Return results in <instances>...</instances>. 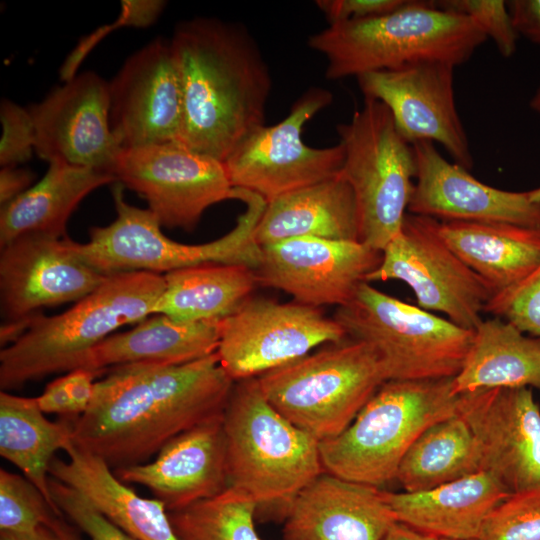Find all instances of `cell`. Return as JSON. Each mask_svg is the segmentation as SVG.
I'll use <instances>...</instances> for the list:
<instances>
[{"label": "cell", "mask_w": 540, "mask_h": 540, "mask_svg": "<svg viewBox=\"0 0 540 540\" xmlns=\"http://www.w3.org/2000/svg\"><path fill=\"white\" fill-rule=\"evenodd\" d=\"M49 488L62 515H66L90 540H137L104 517L70 486L50 477Z\"/></svg>", "instance_id": "f35d334b"}, {"label": "cell", "mask_w": 540, "mask_h": 540, "mask_svg": "<svg viewBox=\"0 0 540 540\" xmlns=\"http://www.w3.org/2000/svg\"><path fill=\"white\" fill-rule=\"evenodd\" d=\"M304 237L358 241L354 194L341 174L267 202L255 232L260 246Z\"/></svg>", "instance_id": "4316f807"}, {"label": "cell", "mask_w": 540, "mask_h": 540, "mask_svg": "<svg viewBox=\"0 0 540 540\" xmlns=\"http://www.w3.org/2000/svg\"><path fill=\"white\" fill-rule=\"evenodd\" d=\"M0 540H59L46 525L40 526L30 533L1 532Z\"/></svg>", "instance_id": "bcb514c9"}, {"label": "cell", "mask_w": 540, "mask_h": 540, "mask_svg": "<svg viewBox=\"0 0 540 540\" xmlns=\"http://www.w3.org/2000/svg\"><path fill=\"white\" fill-rule=\"evenodd\" d=\"M404 2L405 0H317L315 3L331 25L383 15L400 7Z\"/></svg>", "instance_id": "60d3db41"}, {"label": "cell", "mask_w": 540, "mask_h": 540, "mask_svg": "<svg viewBox=\"0 0 540 540\" xmlns=\"http://www.w3.org/2000/svg\"><path fill=\"white\" fill-rule=\"evenodd\" d=\"M257 379L267 401L318 442L341 434L387 381L377 351L348 337Z\"/></svg>", "instance_id": "52a82bcc"}, {"label": "cell", "mask_w": 540, "mask_h": 540, "mask_svg": "<svg viewBox=\"0 0 540 540\" xmlns=\"http://www.w3.org/2000/svg\"><path fill=\"white\" fill-rule=\"evenodd\" d=\"M64 452L66 460H52L50 477L81 493L104 517L137 540H180L160 500L141 497L102 458L73 442Z\"/></svg>", "instance_id": "d4e9b609"}, {"label": "cell", "mask_w": 540, "mask_h": 540, "mask_svg": "<svg viewBox=\"0 0 540 540\" xmlns=\"http://www.w3.org/2000/svg\"><path fill=\"white\" fill-rule=\"evenodd\" d=\"M399 280L418 307L438 311L456 325L474 330L493 296L486 283L440 238L435 219L407 213L398 235L382 251L380 265L367 277Z\"/></svg>", "instance_id": "7c38bea8"}, {"label": "cell", "mask_w": 540, "mask_h": 540, "mask_svg": "<svg viewBox=\"0 0 540 540\" xmlns=\"http://www.w3.org/2000/svg\"><path fill=\"white\" fill-rule=\"evenodd\" d=\"M332 100L330 91L310 88L282 121L252 130L223 162L232 187L252 191L269 202L339 175L344 162L342 144L316 148L302 138L305 124Z\"/></svg>", "instance_id": "8fae6325"}, {"label": "cell", "mask_w": 540, "mask_h": 540, "mask_svg": "<svg viewBox=\"0 0 540 540\" xmlns=\"http://www.w3.org/2000/svg\"><path fill=\"white\" fill-rule=\"evenodd\" d=\"M33 172L18 167H2L0 171V204L14 200L31 187Z\"/></svg>", "instance_id": "ee69618b"}, {"label": "cell", "mask_w": 540, "mask_h": 540, "mask_svg": "<svg viewBox=\"0 0 540 540\" xmlns=\"http://www.w3.org/2000/svg\"><path fill=\"white\" fill-rule=\"evenodd\" d=\"M110 126L123 149L179 142L183 93L169 40L154 39L109 82Z\"/></svg>", "instance_id": "ac0fdd59"}, {"label": "cell", "mask_w": 540, "mask_h": 540, "mask_svg": "<svg viewBox=\"0 0 540 540\" xmlns=\"http://www.w3.org/2000/svg\"><path fill=\"white\" fill-rule=\"evenodd\" d=\"M74 419L50 421L36 397L0 392V455L23 472L59 516L63 515L50 493L49 468L54 454L73 442Z\"/></svg>", "instance_id": "4dcf8cb0"}, {"label": "cell", "mask_w": 540, "mask_h": 540, "mask_svg": "<svg viewBox=\"0 0 540 540\" xmlns=\"http://www.w3.org/2000/svg\"><path fill=\"white\" fill-rule=\"evenodd\" d=\"M71 242L67 237L28 235L1 247L4 323L32 321L44 308L76 303L105 281L108 276L83 262Z\"/></svg>", "instance_id": "ffe728a7"}, {"label": "cell", "mask_w": 540, "mask_h": 540, "mask_svg": "<svg viewBox=\"0 0 540 540\" xmlns=\"http://www.w3.org/2000/svg\"><path fill=\"white\" fill-rule=\"evenodd\" d=\"M437 7L465 15L492 39L499 53L511 57L517 46L518 32L514 26L507 2L502 0H442Z\"/></svg>", "instance_id": "74e56055"}, {"label": "cell", "mask_w": 540, "mask_h": 540, "mask_svg": "<svg viewBox=\"0 0 540 540\" xmlns=\"http://www.w3.org/2000/svg\"><path fill=\"white\" fill-rule=\"evenodd\" d=\"M517 387L540 390V338L499 317L482 319L462 368L452 379V392Z\"/></svg>", "instance_id": "f546056e"}, {"label": "cell", "mask_w": 540, "mask_h": 540, "mask_svg": "<svg viewBox=\"0 0 540 540\" xmlns=\"http://www.w3.org/2000/svg\"><path fill=\"white\" fill-rule=\"evenodd\" d=\"M346 338L343 327L319 308L250 297L221 321L216 353L225 372L237 382Z\"/></svg>", "instance_id": "4fadbf2b"}, {"label": "cell", "mask_w": 540, "mask_h": 540, "mask_svg": "<svg viewBox=\"0 0 540 540\" xmlns=\"http://www.w3.org/2000/svg\"><path fill=\"white\" fill-rule=\"evenodd\" d=\"M486 39L463 14L439 8L435 1L405 0L383 15L328 25L307 44L326 58L325 77L337 80L422 61L456 67Z\"/></svg>", "instance_id": "277c9868"}, {"label": "cell", "mask_w": 540, "mask_h": 540, "mask_svg": "<svg viewBox=\"0 0 540 540\" xmlns=\"http://www.w3.org/2000/svg\"><path fill=\"white\" fill-rule=\"evenodd\" d=\"M395 522L381 488L323 472L293 501L282 540H383Z\"/></svg>", "instance_id": "603a6c76"}, {"label": "cell", "mask_w": 540, "mask_h": 540, "mask_svg": "<svg viewBox=\"0 0 540 540\" xmlns=\"http://www.w3.org/2000/svg\"><path fill=\"white\" fill-rule=\"evenodd\" d=\"M234 383L216 352L183 364L109 368L74 419L73 443L113 470L145 463L176 435L222 413Z\"/></svg>", "instance_id": "6da1fadb"}, {"label": "cell", "mask_w": 540, "mask_h": 540, "mask_svg": "<svg viewBox=\"0 0 540 540\" xmlns=\"http://www.w3.org/2000/svg\"><path fill=\"white\" fill-rule=\"evenodd\" d=\"M528 192V196L532 201L540 202V187L531 189Z\"/></svg>", "instance_id": "681fc988"}, {"label": "cell", "mask_w": 540, "mask_h": 540, "mask_svg": "<svg viewBox=\"0 0 540 540\" xmlns=\"http://www.w3.org/2000/svg\"><path fill=\"white\" fill-rule=\"evenodd\" d=\"M481 471L475 438L457 414L428 427L414 441L399 465L395 480L404 491L418 492Z\"/></svg>", "instance_id": "d6a6232c"}, {"label": "cell", "mask_w": 540, "mask_h": 540, "mask_svg": "<svg viewBox=\"0 0 540 540\" xmlns=\"http://www.w3.org/2000/svg\"><path fill=\"white\" fill-rule=\"evenodd\" d=\"M478 540H540V485L513 492L499 503Z\"/></svg>", "instance_id": "d590c367"}, {"label": "cell", "mask_w": 540, "mask_h": 540, "mask_svg": "<svg viewBox=\"0 0 540 540\" xmlns=\"http://www.w3.org/2000/svg\"><path fill=\"white\" fill-rule=\"evenodd\" d=\"M438 540H452V539H442V538H440V539H438Z\"/></svg>", "instance_id": "f907efd6"}, {"label": "cell", "mask_w": 540, "mask_h": 540, "mask_svg": "<svg viewBox=\"0 0 540 540\" xmlns=\"http://www.w3.org/2000/svg\"><path fill=\"white\" fill-rule=\"evenodd\" d=\"M113 176L147 202L162 227L186 231L233 189L223 162L179 142L123 149Z\"/></svg>", "instance_id": "5bb4252c"}, {"label": "cell", "mask_w": 540, "mask_h": 540, "mask_svg": "<svg viewBox=\"0 0 540 540\" xmlns=\"http://www.w3.org/2000/svg\"><path fill=\"white\" fill-rule=\"evenodd\" d=\"M452 379L386 381L341 434L319 442L324 472L377 488L395 480L414 441L458 414Z\"/></svg>", "instance_id": "8992f818"}, {"label": "cell", "mask_w": 540, "mask_h": 540, "mask_svg": "<svg viewBox=\"0 0 540 540\" xmlns=\"http://www.w3.org/2000/svg\"><path fill=\"white\" fill-rule=\"evenodd\" d=\"M490 473L511 493L540 485V408L529 387L481 389L458 395Z\"/></svg>", "instance_id": "d6986e66"}, {"label": "cell", "mask_w": 540, "mask_h": 540, "mask_svg": "<svg viewBox=\"0 0 540 540\" xmlns=\"http://www.w3.org/2000/svg\"><path fill=\"white\" fill-rule=\"evenodd\" d=\"M454 68L446 62L422 61L356 78L364 98L389 109L404 140L411 145L439 143L454 163L469 170L474 161L456 107Z\"/></svg>", "instance_id": "9a60e30c"}, {"label": "cell", "mask_w": 540, "mask_h": 540, "mask_svg": "<svg viewBox=\"0 0 540 540\" xmlns=\"http://www.w3.org/2000/svg\"><path fill=\"white\" fill-rule=\"evenodd\" d=\"M36 399L40 409L44 413H55L71 418L78 417L75 406L66 389L63 376L47 384L43 392Z\"/></svg>", "instance_id": "7bdbcfd3"}, {"label": "cell", "mask_w": 540, "mask_h": 540, "mask_svg": "<svg viewBox=\"0 0 540 540\" xmlns=\"http://www.w3.org/2000/svg\"><path fill=\"white\" fill-rule=\"evenodd\" d=\"M435 229L493 295L540 266V227L435 219Z\"/></svg>", "instance_id": "83f0119b"}, {"label": "cell", "mask_w": 540, "mask_h": 540, "mask_svg": "<svg viewBox=\"0 0 540 540\" xmlns=\"http://www.w3.org/2000/svg\"><path fill=\"white\" fill-rule=\"evenodd\" d=\"M228 485L256 504V517L284 520L297 495L324 472L319 442L282 416L257 378L234 383L223 411Z\"/></svg>", "instance_id": "3957f363"}, {"label": "cell", "mask_w": 540, "mask_h": 540, "mask_svg": "<svg viewBox=\"0 0 540 540\" xmlns=\"http://www.w3.org/2000/svg\"><path fill=\"white\" fill-rule=\"evenodd\" d=\"M417 172L408 213L439 221L508 223L540 227V202L528 192L486 185L447 161L430 141L412 144Z\"/></svg>", "instance_id": "44dd1931"}, {"label": "cell", "mask_w": 540, "mask_h": 540, "mask_svg": "<svg viewBox=\"0 0 540 540\" xmlns=\"http://www.w3.org/2000/svg\"><path fill=\"white\" fill-rule=\"evenodd\" d=\"M519 35L540 47V0L507 1Z\"/></svg>", "instance_id": "b9f144b4"}, {"label": "cell", "mask_w": 540, "mask_h": 540, "mask_svg": "<svg viewBox=\"0 0 540 540\" xmlns=\"http://www.w3.org/2000/svg\"><path fill=\"white\" fill-rule=\"evenodd\" d=\"M183 93L179 143L221 162L265 124L272 88L269 67L239 23L197 17L179 23L170 40Z\"/></svg>", "instance_id": "7a4b0ae2"}, {"label": "cell", "mask_w": 540, "mask_h": 540, "mask_svg": "<svg viewBox=\"0 0 540 540\" xmlns=\"http://www.w3.org/2000/svg\"><path fill=\"white\" fill-rule=\"evenodd\" d=\"M156 455L113 471L125 484L149 489L168 512L219 495L229 486L223 412L176 435Z\"/></svg>", "instance_id": "7402d4cb"}, {"label": "cell", "mask_w": 540, "mask_h": 540, "mask_svg": "<svg viewBox=\"0 0 540 540\" xmlns=\"http://www.w3.org/2000/svg\"><path fill=\"white\" fill-rule=\"evenodd\" d=\"M510 494L484 471L424 491L383 490V498L397 522L452 540H478L490 513Z\"/></svg>", "instance_id": "cb8c5ba5"}, {"label": "cell", "mask_w": 540, "mask_h": 540, "mask_svg": "<svg viewBox=\"0 0 540 540\" xmlns=\"http://www.w3.org/2000/svg\"><path fill=\"white\" fill-rule=\"evenodd\" d=\"M53 514L43 493L28 478L0 469L1 532H33Z\"/></svg>", "instance_id": "e575fe53"}, {"label": "cell", "mask_w": 540, "mask_h": 540, "mask_svg": "<svg viewBox=\"0 0 540 540\" xmlns=\"http://www.w3.org/2000/svg\"><path fill=\"white\" fill-rule=\"evenodd\" d=\"M530 108L540 117V86L530 100Z\"/></svg>", "instance_id": "c3c4849f"}, {"label": "cell", "mask_w": 540, "mask_h": 540, "mask_svg": "<svg viewBox=\"0 0 540 540\" xmlns=\"http://www.w3.org/2000/svg\"><path fill=\"white\" fill-rule=\"evenodd\" d=\"M484 312L540 338V266L517 284L493 295Z\"/></svg>", "instance_id": "8d00e7d4"}, {"label": "cell", "mask_w": 540, "mask_h": 540, "mask_svg": "<svg viewBox=\"0 0 540 540\" xmlns=\"http://www.w3.org/2000/svg\"><path fill=\"white\" fill-rule=\"evenodd\" d=\"M2 137L0 142V165L17 167L29 160L35 146V130L28 108L11 100L0 104Z\"/></svg>", "instance_id": "ab89813d"}, {"label": "cell", "mask_w": 540, "mask_h": 540, "mask_svg": "<svg viewBox=\"0 0 540 540\" xmlns=\"http://www.w3.org/2000/svg\"><path fill=\"white\" fill-rule=\"evenodd\" d=\"M28 110L40 158L113 176L123 148L110 126L109 83L101 76L92 71L75 75Z\"/></svg>", "instance_id": "2e32d148"}, {"label": "cell", "mask_w": 540, "mask_h": 540, "mask_svg": "<svg viewBox=\"0 0 540 540\" xmlns=\"http://www.w3.org/2000/svg\"><path fill=\"white\" fill-rule=\"evenodd\" d=\"M97 170L52 161L44 177L0 210V248L28 235L66 237L67 222L95 189L115 182Z\"/></svg>", "instance_id": "f1b7e54d"}, {"label": "cell", "mask_w": 540, "mask_h": 540, "mask_svg": "<svg viewBox=\"0 0 540 540\" xmlns=\"http://www.w3.org/2000/svg\"><path fill=\"white\" fill-rule=\"evenodd\" d=\"M439 538L421 533L405 524L395 522L386 532L383 540H438Z\"/></svg>", "instance_id": "f6af8a7d"}, {"label": "cell", "mask_w": 540, "mask_h": 540, "mask_svg": "<svg viewBox=\"0 0 540 540\" xmlns=\"http://www.w3.org/2000/svg\"><path fill=\"white\" fill-rule=\"evenodd\" d=\"M257 506L228 486L219 495L168 512L180 540H262L255 527Z\"/></svg>", "instance_id": "836d02e7"}, {"label": "cell", "mask_w": 540, "mask_h": 540, "mask_svg": "<svg viewBox=\"0 0 540 540\" xmlns=\"http://www.w3.org/2000/svg\"><path fill=\"white\" fill-rule=\"evenodd\" d=\"M59 540H82L76 531L68 525L62 516L54 514L46 524Z\"/></svg>", "instance_id": "7dc6e473"}, {"label": "cell", "mask_w": 540, "mask_h": 540, "mask_svg": "<svg viewBox=\"0 0 540 540\" xmlns=\"http://www.w3.org/2000/svg\"><path fill=\"white\" fill-rule=\"evenodd\" d=\"M117 182L112 190L113 222L92 227L89 240L72 248L79 258L103 276L129 272H168L205 263L245 265L252 255L248 233L241 227L203 244H183L165 236L157 217L147 208L129 204Z\"/></svg>", "instance_id": "30bf717a"}, {"label": "cell", "mask_w": 540, "mask_h": 540, "mask_svg": "<svg viewBox=\"0 0 540 540\" xmlns=\"http://www.w3.org/2000/svg\"><path fill=\"white\" fill-rule=\"evenodd\" d=\"M165 287L154 314L180 321L223 320L250 297L258 285L254 269L205 263L164 274Z\"/></svg>", "instance_id": "1f68e13d"}, {"label": "cell", "mask_w": 540, "mask_h": 540, "mask_svg": "<svg viewBox=\"0 0 540 540\" xmlns=\"http://www.w3.org/2000/svg\"><path fill=\"white\" fill-rule=\"evenodd\" d=\"M164 287V275L115 274L68 310L35 317L26 332L0 352L1 390L79 368L87 353L118 328L154 314Z\"/></svg>", "instance_id": "5b68a950"}, {"label": "cell", "mask_w": 540, "mask_h": 540, "mask_svg": "<svg viewBox=\"0 0 540 540\" xmlns=\"http://www.w3.org/2000/svg\"><path fill=\"white\" fill-rule=\"evenodd\" d=\"M337 133L344 148L340 174L356 203L358 241L382 252L408 213L417 172L413 146L399 134L389 109L374 99L364 98Z\"/></svg>", "instance_id": "9c48e42d"}, {"label": "cell", "mask_w": 540, "mask_h": 540, "mask_svg": "<svg viewBox=\"0 0 540 540\" xmlns=\"http://www.w3.org/2000/svg\"><path fill=\"white\" fill-rule=\"evenodd\" d=\"M258 284L319 308L345 306L382 261V252L359 241L292 238L261 246Z\"/></svg>", "instance_id": "e0dca14e"}, {"label": "cell", "mask_w": 540, "mask_h": 540, "mask_svg": "<svg viewBox=\"0 0 540 540\" xmlns=\"http://www.w3.org/2000/svg\"><path fill=\"white\" fill-rule=\"evenodd\" d=\"M221 321H180L152 314L132 329L107 337L87 353L79 368L105 372L127 364L191 362L217 351Z\"/></svg>", "instance_id": "484cf974"}, {"label": "cell", "mask_w": 540, "mask_h": 540, "mask_svg": "<svg viewBox=\"0 0 540 540\" xmlns=\"http://www.w3.org/2000/svg\"><path fill=\"white\" fill-rule=\"evenodd\" d=\"M334 319L348 338L370 344L387 381L454 378L462 368L474 330L362 283Z\"/></svg>", "instance_id": "ba28073f"}]
</instances>
